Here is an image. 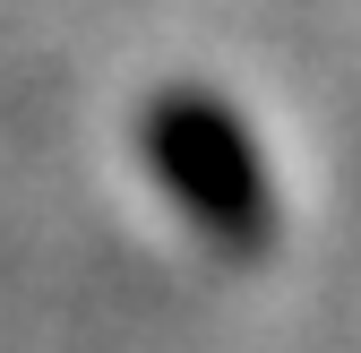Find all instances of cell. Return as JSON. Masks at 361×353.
<instances>
[{
  "instance_id": "cell-1",
  "label": "cell",
  "mask_w": 361,
  "mask_h": 353,
  "mask_svg": "<svg viewBox=\"0 0 361 353\" xmlns=\"http://www.w3.org/2000/svg\"><path fill=\"white\" fill-rule=\"evenodd\" d=\"M147 155H155V181L198 215L215 241H258L267 233V172L250 129L207 104V95H164L147 121Z\"/></svg>"
}]
</instances>
